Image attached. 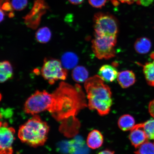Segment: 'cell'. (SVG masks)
<instances>
[{
    "instance_id": "cell-1",
    "label": "cell",
    "mask_w": 154,
    "mask_h": 154,
    "mask_svg": "<svg viewBox=\"0 0 154 154\" xmlns=\"http://www.w3.org/2000/svg\"><path fill=\"white\" fill-rule=\"evenodd\" d=\"M52 94L53 103L49 112L57 121L74 118L87 106L85 95L79 84L74 86L61 82Z\"/></svg>"
},
{
    "instance_id": "cell-2",
    "label": "cell",
    "mask_w": 154,
    "mask_h": 154,
    "mask_svg": "<svg viewBox=\"0 0 154 154\" xmlns=\"http://www.w3.org/2000/svg\"><path fill=\"white\" fill-rule=\"evenodd\" d=\"M88 107L91 110H96L101 116L109 113L112 104L110 88L98 75L89 78L84 84Z\"/></svg>"
},
{
    "instance_id": "cell-3",
    "label": "cell",
    "mask_w": 154,
    "mask_h": 154,
    "mask_svg": "<svg viewBox=\"0 0 154 154\" xmlns=\"http://www.w3.org/2000/svg\"><path fill=\"white\" fill-rule=\"evenodd\" d=\"M49 131L47 123L36 114L20 127L18 136L23 143L37 147L45 143Z\"/></svg>"
},
{
    "instance_id": "cell-4",
    "label": "cell",
    "mask_w": 154,
    "mask_h": 154,
    "mask_svg": "<svg viewBox=\"0 0 154 154\" xmlns=\"http://www.w3.org/2000/svg\"><path fill=\"white\" fill-rule=\"evenodd\" d=\"M95 34L101 37H117L119 32L118 20L108 13L98 12L93 19Z\"/></svg>"
},
{
    "instance_id": "cell-5",
    "label": "cell",
    "mask_w": 154,
    "mask_h": 154,
    "mask_svg": "<svg viewBox=\"0 0 154 154\" xmlns=\"http://www.w3.org/2000/svg\"><path fill=\"white\" fill-rule=\"evenodd\" d=\"M52 94L44 90H37L25 103L24 110L27 114L35 115L45 111L51 110L53 103Z\"/></svg>"
},
{
    "instance_id": "cell-6",
    "label": "cell",
    "mask_w": 154,
    "mask_h": 154,
    "mask_svg": "<svg viewBox=\"0 0 154 154\" xmlns=\"http://www.w3.org/2000/svg\"><path fill=\"white\" fill-rule=\"evenodd\" d=\"M117 37H101L95 34L92 41V51L99 59H109L116 55Z\"/></svg>"
},
{
    "instance_id": "cell-7",
    "label": "cell",
    "mask_w": 154,
    "mask_h": 154,
    "mask_svg": "<svg viewBox=\"0 0 154 154\" xmlns=\"http://www.w3.org/2000/svg\"><path fill=\"white\" fill-rule=\"evenodd\" d=\"M41 72L42 76L51 85L58 80H65L67 75V69L63 68L61 61L47 58L44 60Z\"/></svg>"
},
{
    "instance_id": "cell-8",
    "label": "cell",
    "mask_w": 154,
    "mask_h": 154,
    "mask_svg": "<svg viewBox=\"0 0 154 154\" xmlns=\"http://www.w3.org/2000/svg\"><path fill=\"white\" fill-rule=\"evenodd\" d=\"M49 8L44 0H35L33 8L23 18L28 28L35 29L40 23L42 15Z\"/></svg>"
},
{
    "instance_id": "cell-9",
    "label": "cell",
    "mask_w": 154,
    "mask_h": 154,
    "mask_svg": "<svg viewBox=\"0 0 154 154\" xmlns=\"http://www.w3.org/2000/svg\"><path fill=\"white\" fill-rule=\"evenodd\" d=\"M15 130L6 122H1L0 153L12 154V145L15 140Z\"/></svg>"
},
{
    "instance_id": "cell-10",
    "label": "cell",
    "mask_w": 154,
    "mask_h": 154,
    "mask_svg": "<svg viewBox=\"0 0 154 154\" xmlns=\"http://www.w3.org/2000/svg\"><path fill=\"white\" fill-rule=\"evenodd\" d=\"M130 131L129 138L135 148L137 149L147 141L148 138L144 130L143 123L135 125Z\"/></svg>"
},
{
    "instance_id": "cell-11",
    "label": "cell",
    "mask_w": 154,
    "mask_h": 154,
    "mask_svg": "<svg viewBox=\"0 0 154 154\" xmlns=\"http://www.w3.org/2000/svg\"><path fill=\"white\" fill-rule=\"evenodd\" d=\"M119 73L114 65L105 64L100 68L98 75L104 82H111L116 80Z\"/></svg>"
},
{
    "instance_id": "cell-12",
    "label": "cell",
    "mask_w": 154,
    "mask_h": 154,
    "mask_svg": "<svg viewBox=\"0 0 154 154\" xmlns=\"http://www.w3.org/2000/svg\"><path fill=\"white\" fill-rule=\"evenodd\" d=\"M117 80L121 87L126 88L133 85L136 82V78L133 72L126 70L119 73Z\"/></svg>"
},
{
    "instance_id": "cell-13",
    "label": "cell",
    "mask_w": 154,
    "mask_h": 154,
    "mask_svg": "<svg viewBox=\"0 0 154 154\" xmlns=\"http://www.w3.org/2000/svg\"><path fill=\"white\" fill-rule=\"evenodd\" d=\"M103 142V136L99 131L94 130L88 134L87 139V144L90 149H98L101 147Z\"/></svg>"
},
{
    "instance_id": "cell-14",
    "label": "cell",
    "mask_w": 154,
    "mask_h": 154,
    "mask_svg": "<svg viewBox=\"0 0 154 154\" xmlns=\"http://www.w3.org/2000/svg\"><path fill=\"white\" fill-rule=\"evenodd\" d=\"M152 60L142 65L146 82L149 85L154 87V53L152 54Z\"/></svg>"
},
{
    "instance_id": "cell-15",
    "label": "cell",
    "mask_w": 154,
    "mask_h": 154,
    "mask_svg": "<svg viewBox=\"0 0 154 154\" xmlns=\"http://www.w3.org/2000/svg\"><path fill=\"white\" fill-rule=\"evenodd\" d=\"M152 43L149 38L146 37L138 38L134 44L135 51L140 54H145L151 50Z\"/></svg>"
},
{
    "instance_id": "cell-16",
    "label": "cell",
    "mask_w": 154,
    "mask_h": 154,
    "mask_svg": "<svg viewBox=\"0 0 154 154\" xmlns=\"http://www.w3.org/2000/svg\"><path fill=\"white\" fill-rule=\"evenodd\" d=\"M0 82L4 83L11 79L13 76V69L10 63L4 61L0 63Z\"/></svg>"
},
{
    "instance_id": "cell-17",
    "label": "cell",
    "mask_w": 154,
    "mask_h": 154,
    "mask_svg": "<svg viewBox=\"0 0 154 154\" xmlns=\"http://www.w3.org/2000/svg\"><path fill=\"white\" fill-rule=\"evenodd\" d=\"M78 61V57L76 54L68 52L62 55L61 61L65 69H70L75 67Z\"/></svg>"
},
{
    "instance_id": "cell-18",
    "label": "cell",
    "mask_w": 154,
    "mask_h": 154,
    "mask_svg": "<svg viewBox=\"0 0 154 154\" xmlns=\"http://www.w3.org/2000/svg\"><path fill=\"white\" fill-rule=\"evenodd\" d=\"M88 75L87 69L82 66L75 67L72 72L73 79L78 83L85 82L88 79Z\"/></svg>"
},
{
    "instance_id": "cell-19",
    "label": "cell",
    "mask_w": 154,
    "mask_h": 154,
    "mask_svg": "<svg viewBox=\"0 0 154 154\" xmlns=\"http://www.w3.org/2000/svg\"><path fill=\"white\" fill-rule=\"evenodd\" d=\"M118 125L120 129L125 131L131 130L135 125L134 117L128 114L121 116L118 120Z\"/></svg>"
},
{
    "instance_id": "cell-20",
    "label": "cell",
    "mask_w": 154,
    "mask_h": 154,
    "mask_svg": "<svg viewBox=\"0 0 154 154\" xmlns=\"http://www.w3.org/2000/svg\"><path fill=\"white\" fill-rule=\"evenodd\" d=\"M51 32L47 27L44 26L38 29L35 34L37 42L40 43H47L51 40Z\"/></svg>"
},
{
    "instance_id": "cell-21",
    "label": "cell",
    "mask_w": 154,
    "mask_h": 154,
    "mask_svg": "<svg viewBox=\"0 0 154 154\" xmlns=\"http://www.w3.org/2000/svg\"><path fill=\"white\" fill-rule=\"evenodd\" d=\"M137 149L134 152L135 154H154V144L148 140Z\"/></svg>"
},
{
    "instance_id": "cell-22",
    "label": "cell",
    "mask_w": 154,
    "mask_h": 154,
    "mask_svg": "<svg viewBox=\"0 0 154 154\" xmlns=\"http://www.w3.org/2000/svg\"><path fill=\"white\" fill-rule=\"evenodd\" d=\"M143 126L148 139L154 140V119L143 123Z\"/></svg>"
},
{
    "instance_id": "cell-23",
    "label": "cell",
    "mask_w": 154,
    "mask_h": 154,
    "mask_svg": "<svg viewBox=\"0 0 154 154\" xmlns=\"http://www.w3.org/2000/svg\"><path fill=\"white\" fill-rule=\"evenodd\" d=\"M13 9L10 0H1V10L5 12L9 13L8 16L12 18L14 16L13 12Z\"/></svg>"
},
{
    "instance_id": "cell-24",
    "label": "cell",
    "mask_w": 154,
    "mask_h": 154,
    "mask_svg": "<svg viewBox=\"0 0 154 154\" xmlns=\"http://www.w3.org/2000/svg\"><path fill=\"white\" fill-rule=\"evenodd\" d=\"M11 4L13 9L15 10L21 11L27 6L28 1V0H12Z\"/></svg>"
},
{
    "instance_id": "cell-25",
    "label": "cell",
    "mask_w": 154,
    "mask_h": 154,
    "mask_svg": "<svg viewBox=\"0 0 154 154\" xmlns=\"http://www.w3.org/2000/svg\"><path fill=\"white\" fill-rule=\"evenodd\" d=\"M107 1V0H88L90 5L96 8H101L104 6Z\"/></svg>"
},
{
    "instance_id": "cell-26",
    "label": "cell",
    "mask_w": 154,
    "mask_h": 154,
    "mask_svg": "<svg viewBox=\"0 0 154 154\" xmlns=\"http://www.w3.org/2000/svg\"><path fill=\"white\" fill-rule=\"evenodd\" d=\"M154 0H136V2L138 5L143 6H149L153 3Z\"/></svg>"
},
{
    "instance_id": "cell-27",
    "label": "cell",
    "mask_w": 154,
    "mask_h": 154,
    "mask_svg": "<svg viewBox=\"0 0 154 154\" xmlns=\"http://www.w3.org/2000/svg\"><path fill=\"white\" fill-rule=\"evenodd\" d=\"M149 111L150 114L154 118V100L150 102L149 106Z\"/></svg>"
},
{
    "instance_id": "cell-28",
    "label": "cell",
    "mask_w": 154,
    "mask_h": 154,
    "mask_svg": "<svg viewBox=\"0 0 154 154\" xmlns=\"http://www.w3.org/2000/svg\"><path fill=\"white\" fill-rule=\"evenodd\" d=\"M69 2L74 5H79L81 4L83 2L84 0H68Z\"/></svg>"
},
{
    "instance_id": "cell-29",
    "label": "cell",
    "mask_w": 154,
    "mask_h": 154,
    "mask_svg": "<svg viewBox=\"0 0 154 154\" xmlns=\"http://www.w3.org/2000/svg\"><path fill=\"white\" fill-rule=\"evenodd\" d=\"M118 1H120L121 3H126L130 5L136 2V0H118Z\"/></svg>"
},
{
    "instance_id": "cell-30",
    "label": "cell",
    "mask_w": 154,
    "mask_h": 154,
    "mask_svg": "<svg viewBox=\"0 0 154 154\" xmlns=\"http://www.w3.org/2000/svg\"><path fill=\"white\" fill-rule=\"evenodd\" d=\"M98 154H115L114 152L109 150H105L102 151Z\"/></svg>"
},
{
    "instance_id": "cell-31",
    "label": "cell",
    "mask_w": 154,
    "mask_h": 154,
    "mask_svg": "<svg viewBox=\"0 0 154 154\" xmlns=\"http://www.w3.org/2000/svg\"><path fill=\"white\" fill-rule=\"evenodd\" d=\"M5 13L2 11L1 10V22L4 20L5 18Z\"/></svg>"
},
{
    "instance_id": "cell-32",
    "label": "cell",
    "mask_w": 154,
    "mask_h": 154,
    "mask_svg": "<svg viewBox=\"0 0 154 154\" xmlns=\"http://www.w3.org/2000/svg\"></svg>"
}]
</instances>
